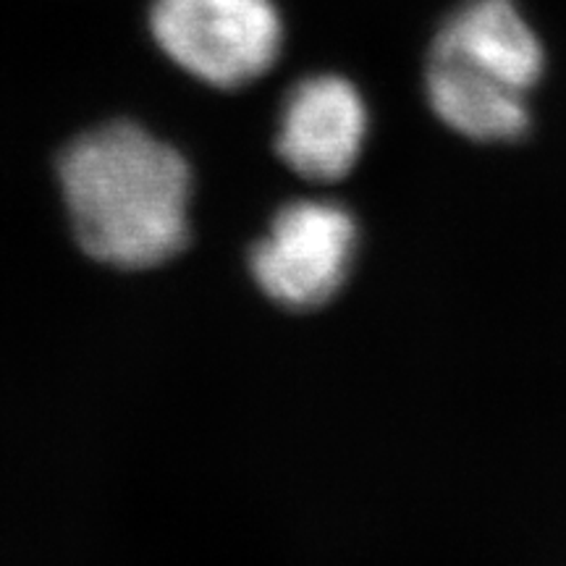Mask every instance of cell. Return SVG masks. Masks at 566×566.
Segmentation results:
<instances>
[{
	"mask_svg": "<svg viewBox=\"0 0 566 566\" xmlns=\"http://www.w3.org/2000/svg\"><path fill=\"white\" fill-rule=\"evenodd\" d=\"M59 179L76 244L97 263L147 271L187 247L189 163L139 124L84 132L63 150Z\"/></svg>",
	"mask_w": 566,
	"mask_h": 566,
	"instance_id": "6da1fadb",
	"label": "cell"
},
{
	"mask_svg": "<svg viewBox=\"0 0 566 566\" xmlns=\"http://www.w3.org/2000/svg\"><path fill=\"white\" fill-rule=\"evenodd\" d=\"M150 30L176 66L221 90L260 80L283 48L273 0H153Z\"/></svg>",
	"mask_w": 566,
	"mask_h": 566,
	"instance_id": "7a4b0ae2",
	"label": "cell"
},
{
	"mask_svg": "<svg viewBox=\"0 0 566 566\" xmlns=\"http://www.w3.org/2000/svg\"><path fill=\"white\" fill-rule=\"evenodd\" d=\"M354 252L357 223L349 210L328 200H296L275 212L250 265L268 300L307 313L342 292Z\"/></svg>",
	"mask_w": 566,
	"mask_h": 566,
	"instance_id": "3957f363",
	"label": "cell"
},
{
	"mask_svg": "<svg viewBox=\"0 0 566 566\" xmlns=\"http://www.w3.org/2000/svg\"><path fill=\"white\" fill-rule=\"evenodd\" d=\"M367 137V105L349 80L307 76L289 92L275 150L281 160L315 184L342 181L357 166Z\"/></svg>",
	"mask_w": 566,
	"mask_h": 566,
	"instance_id": "277c9868",
	"label": "cell"
},
{
	"mask_svg": "<svg viewBox=\"0 0 566 566\" xmlns=\"http://www.w3.org/2000/svg\"><path fill=\"white\" fill-rule=\"evenodd\" d=\"M430 53L483 71L525 95L546 69L541 38L514 0H464L441 24Z\"/></svg>",
	"mask_w": 566,
	"mask_h": 566,
	"instance_id": "5b68a950",
	"label": "cell"
},
{
	"mask_svg": "<svg viewBox=\"0 0 566 566\" xmlns=\"http://www.w3.org/2000/svg\"><path fill=\"white\" fill-rule=\"evenodd\" d=\"M424 90L436 116L475 142H512L530 126L525 92L443 55H428Z\"/></svg>",
	"mask_w": 566,
	"mask_h": 566,
	"instance_id": "8992f818",
	"label": "cell"
}]
</instances>
